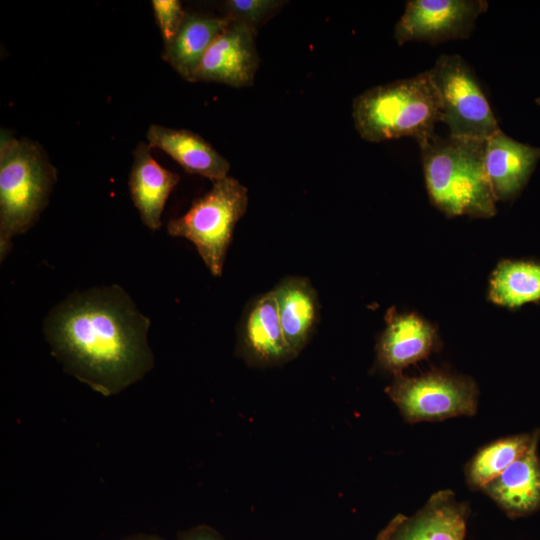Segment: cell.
Wrapping results in <instances>:
<instances>
[{
  "instance_id": "cell-1",
  "label": "cell",
  "mask_w": 540,
  "mask_h": 540,
  "mask_svg": "<svg viewBox=\"0 0 540 540\" xmlns=\"http://www.w3.org/2000/svg\"><path fill=\"white\" fill-rule=\"evenodd\" d=\"M149 327L150 319L119 285L73 293L43 322L51 353L64 370L106 397L153 367Z\"/></svg>"
},
{
  "instance_id": "cell-2",
  "label": "cell",
  "mask_w": 540,
  "mask_h": 540,
  "mask_svg": "<svg viewBox=\"0 0 540 540\" xmlns=\"http://www.w3.org/2000/svg\"><path fill=\"white\" fill-rule=\"evenodd\" d=\"M420 149L427 190L438 209L448 216L496 214L484 167L485 141L434 134Z\"/></svg>"
},
{
  "instance_id": "cell-3",
  "label": "cell",
  "mask_w": 540,
  "mask_h": 540,
  "mask_svg": "<svg viewBox=\"0 0 540 540\" xmlns=\"http://www.w3.org/2000/svg\"><path fill=\"white\" fill-rule=\"evenodd\" d=\"M352 117L367 142L412 137L420 146L435 134L440 101L427 70L362 92L353 100Z\"/></svg>"
},
{
  "instance_id": "cell-4",
  "label": "cell",
  "mask_w": 540,
  "mask_h": 540,
  "mask_svg": "<svg viewBox=\"0 0 540 540\" xmlns=\"http://www.w3.org/2000/svg\"><path fill=\"white\" fill-rule=\"evenodd\" d=\"M57 170L36 142L0 136V261L12 248V239L27 232L47 206Z\"/></svg>"
},
{
  "instance_id": "cell-5",
  "label": "cell",
  "mask_w": 540,
  "mask_h": 540,
  "mask_svg": "<svg viewBox=\"0 0 540 540\" xmlns=\"http://www.w3.org/2000/svg\"><path fill=\"white\" fill-rule=\"evenodd\" d=\"M247 205V188L226 176L213 181L211 189L195 199L185 214L171 219L167 232L190 241L210 273L220 277L235 226Z\"/></svg>"
},
{
  "instance_id": "cell-6",
  "label": "cell",
  "mask_w": 540,
  "mask_h": 540,
  "mask_svg": "<svg viewBox=\"0 0 540 540\" xmlns=\"http://www.w3.org/2000/svg\"><path fill=\"white\" fill-rule=\"evenodd\" d=\"M450 136L486 141L501 131L473 71L459 55H441L428 70Z\"/></svg>"
},
{
  "instance_id": "cell-7",
  "label": "cell",
  "mask_w": 540,
  "mask_h": 540,
  "mask_svg": "<svg viewBox=\"0 0 540 540\" xmlns=\"http://www.w3.org/2000/svg\"><path fill=\"white\" fill-rule=\"evenodd\" d=\"M387 392L410 423L472 416L478 404L473 381L439 372L418 377L398 376Z\"/></svg>"
},
{
  "instance_id": "cell-8",
  "label": "cell",
  "mask_w": 540,
  "mask_h": 540,
  "mask_svg": "<svg viewBox=\"0 0 540 540\" xmlns=\"http://www.w3.org/2000/svg\"><path fill=\"white\" fill-rule=\"evenodd\" d=\"M487 9L485 0H409L395 25L394 38L399 45L465 39Z\"/></svg>"
},
{
  "instance_id": "cell-9",
  "label": "cell",
  "mask_w": 540,
  "mask_h": 540,
  "mask_svg": "<svg viewBox=\"0 0 540 540\" xmlns=\"http://www.w3.org/2000/svg\"><path fill=\"white\" fill-rule=\"evenodd\" d=\"M256 32L242 22L230 21L206 51L194 82H215L235 88L253 85L259 67Z\"/></svg>"
},
{
  "instance_id": "cell-10",
  "label": "cell",
  "mask_w": 540,
  "mask_h": 540,
  "mask_svg": "<svg viewBox=\"0 0 540 540\" xmlns=\"http://www.w3.org/2000/svg\"><path fill=\"white\" fill-rule=\"evenodd\" d=\"M467 509L449 491H440L412 517L397 516L377 540H464Z\"/></svg>"
},
{
  "instance_id": "cell-11",
  "label": "cell",
  "mask_w": 540,
  "mask_h": 540,
  "mask_svg": "<svg viewBox=\"0 0 540 540\" xmlns=\"http://www.w3.org/2000/svg\"><path fill=\"white\" fill-rule=\"evenodd\" d=\"M239 345L256 364H277L295 357L285 339L272 290L247 307L240 324Z\"/></svg>"
},
{
  "instance_id": "cell-12",
  "label": "cell",
  "mask_w": 540,
  "mask_h": 540,
  "mask_svg": "<svg viewBox=\"0 0 540 540\" xmlns=\"http://www.w3.org/2000/svg\"><path fill=\"white\" fill-rule=\"evenodd\" d=\"M540 158V148L521 143L502 130L485 141L484 167L497 200L515 197Z\"/></svg>"
},
{
  "instance_id": "cell-13",
  "label": "cell",
  "mask_w": 540,
  "mask_h": 540,
  "mask_svg": "<svg viewBox=\"0 0 540 540\" xmlns=\"http://www.w3.org/2000/svg\"><path fill=\"white\" fill-rule=\"evenodd\" d=\"M180 181L178 174L161 166L148 144L140 142L133 151L129 175L131 199L139 216L150 230L161 227V216L170 193Z\"/></svg>"
},
{
  "instance_id": "cell-14",
  "label": "cell",
  "mask_w": 540,
  "mask_h": 540,
  "mask_svg": "<svg viewBox=\"0 0 540 540\" xmlns=\"http://www.w3.org/2000/svg\"><path fill=\"white\" fill-rule=\"evenodd\" d=\"M538 442L481 489L511 517L529 515L540 509Z\"/></svg>"
},
{
  "instance_id": "cell-15",
  "label": "cell",
  "mask_w": 540,
  "mask_h": 540,
  "mask_svg": "<svg viewBox=\"0 0 540 540\" xmlns=\"http://www.w3.org/2000/svg\"><path fill=\"white\" fill-rule=\"evenodd\" d=\"M150 148L167 153L187 173L212 182L228 176L229 162L200 135L186 129L152 124L146 134Z\"/></svg>"
},
{
  "instance_id": "cell-16",
  "label": "cell",
  "mask_w": 540,
  "mask_h": 540,
  "mask_svg": "<svg viewBox=\"0 0 540 540\" xmlns=\"http://www.w3.org/2000/svg\"><path fill=\"white\" fill-rule=\"evenodd\" d=\"M386 321L387 326L377 344L382 367L397 373L430 353L435 332L425 320L415 314H397L390 310Z\"/></svg>"
},
{
  "instance_id": "cell-17",
  "label": "cell",
  "mask_w": 540,
  "mask_h": 540,
  "mask_svg": "<svg viewBox=\"0 0 540 540\" xmlns=\"http://www.w3.org/2000/svg\"><path fill=\"white\" fill-rule=\"evenodd\" d=\"M272 292L285 339L296 356L309 341L318 322L317 293L303 277L284 278Z\"/></svg>"
},
{
  "instance_id": "cell-18",
  "label": "cell",
  "mask_w": 540,
  "mask_h": 540,
  "mask_svg": "<svg viewBox=\"0 0 540 540\" xmlns=\"http://www.w3.org/2000/svg\"><path fill=\"white\" fill-rule=\"evenodd\" d=\"M226 17L187 13L174 38L164 44L163 59L184 79L194 82L200 63L215 38L228 26Z\"/></svg>"
},
{
  "instance_id": "cell-19",
  "label": "cell",
  "mask_w": 540,
  "mask_h": 540,
  "mask_svg": "<svg viewBox=\"0 0 540 540\" xmlns=\"http://www.w3.org/2000/svg\"><path fill=\"white\" fill-rule=\"evenodd\" d=\"M540 439V431L522 433L498 439L482 447L465 468L468 485L482 489L520 458L534 442Z\"/></svg>"
},
{
  "instance_id": "cell-20",
  "label": "cell",
  "mask_w": 540,
  "mask_h": 540,
  "mask_svg": "<svg viewBox=\"0 0 540 540\" xmlns=\"http://www.w3.org/2000/svg\"><path fill=\"white\" fill-rule=\"evenodd\" d=\"M489 298L496 304L517 308L540 301V263L503 261L490 280Z\"/></svg>"
},
{
  "instance_id": "cell-21",
  "label": "cell",
  "mask_w": 540,
  "mask_h": 540,
  "mask_svg": "<svg viewBox=\"0 0 540 540\" xmlns=\"http://www.w3.org/2000/svg\"><path fill=\"white\" fill-rule=\"evenodd\" d=\"M284 3L278 0H227L223 3L224 17L257 30Z\"/></svg>"
},
{
  "instance_id": "cell-22",
  "label": "cell",
  "mask_w": 540,
  "mask_h": 540,
  "mask_svg": "<svg viewBox=\"0 0 540 540\" xmlns=\"http://www.w3.org/2000/svg\"><path fill=\"white\" fill-rule=\"evenodd\" d=\"M151 3L156 23L166 44L176 35L186 12L178 0H153Z\"/></svg>"
},
{
  "instance_id": "cell-23",
  "label": "cell",
  "mask_w": 540,
  "mask_h": 540,
  "mask_svg": "<svg viewBox=\"0 0 540 540\" xmlns=\"http://www.w3.org/2000/svg\"><path fill=\"white\" fill-rule=\"evenodd\" d=\"M178 540H223L214 530L209 527H197L181 536Z\"/></svg>"
},
{
  "instance_id": "cell-24",
  "label": "cell",
  "mask_w": 540,
  "mask_h": 540,
  "mask_svg": "<svg viewBox=\"0 0 540 540\" xmlns=\"http://www.w3.org/2000/svg\"><path fill=\"white\" fill-rule=\"evenodd\" d=\"M124 540H162V539L154 535H136L133 537L126 538Z\"/></svg>"
}]
</instances>
